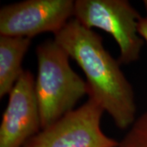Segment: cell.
Wrapping results in <instances>:
<instances>
[{"mask_svg":"<svg viewBox=\"0 0 147 147\" xmlns=\"http://www.w3.org/2000/svg\"><path fill=\"white\" fill-rule=\"evenodd\" d=\"M54 40L82 69L90 99L111 116L119 129H129L137 119L134 91L102 38L73 18L54 34Z\"/></svg>","mask_w":147,"mask_h":147,"instance_id":"1","label":"cell"},{"mask_svg":"<svg viewBox=\"0 0 147 147\" xmlns=\"http://www.w3.org/2000/svg\"><path fill=\"white\" fill-rule=\"evenodd\" d=\"M31 38L0 35V97L9 94L25 72L22 62Z\"/></svg>","mask_w":147,"mask_h":147,"instance_id":"7","label":"cell"},{"mask_svg":"<svg viewBox=\"0 0 147 147\" xmlns=\"http://www.w3.org/2000/svg\"><path fill=\"white\" fill-rule=\"evenodd\" d=\"M35 53L34 88L43 129L74 110L77 102L88 94V86L71 67L68 53L54 39L38 44Z\"/></svg>","mask_w":147,"mask_h":147,"instance_id":"2","label":"cell"},{"mask_svg":"<svg viewBox=\"0 0 147 147\" xmlns=\"http://www.w3.org/2000/svg\"><path fill=\"white\" fill-rule=\"evenodd\" d=\"M142 16L127 0H76L74 18L88 29L109 33L119 47V62L132 63L140 57L144 40L139 31Z\"/></svg>","mask_w":147,"mask_h":147,"instance_id":"3","label":"cell"},{"mask_svg":"<svg viewBox=\"0 0 147 147\" xmlns=\"http://www.w3.org/2000/svg\"><path fill=\"white\" fill-rule=\"evenodd\" d=\"M34 84L31 72L25 70L8 94L0 125V147H22L42 129Z\"/></svg>","mask_w":147,"mask_h":147,"instance_id":"6","label":"cell"},{"mask_svg":"<svg viewBox=\"0 0 147 147\" xmlns=\"http://www.w3.org/2000/svg\"><path fill=\"white\" fill-rule=\"evenodd\" d=\"M143 4L145 7V15L142 16L139 21L138 31L141 37L143 38V40L147 44V0L143 1Z\"/></svg>","mask_w":147,"mask_h":147,"instance_id":"9","label":"cell"},{"mask_svg":"<svg viewBox=\"0 0 147 147\" xmlns=\"http://www.w3.org/2000/svg\"><path fill=\"white\" fill-rule=\"evenodd\" d=\"M73 0H26L0 9V35L32 38L57 34L74 16Z\"/></svg>","mask_w":147,"mask_h":147,"instance_id":"5","label":"cell"},{"mask_svg":"<svg viewBox=\"0 0 147 147\" xmlns=\"http://www.w3.org/2000/svg\"><path fill=\"white\" fill-rule=\"evenodd\" d=\"M118 147H147V111L136 119Z\"/></svg>","mask_w":147,"mask_h":147,"instance_id":"8","label":"cell"},{"mask_svg":"<svg viewBox=\"0 0 147 147\" xmlns=\"http://www.w3.org/2000/svg\"><path fill=\"white\" fill-rule=\"evenodd\" d=\"M105 110L88 98L84 105L41 129L22 147H118L100 127Z\"/></svg>","mask_w":147,"mask_h":147,"instance_id":"4","label":"cell"}]
</instances>
